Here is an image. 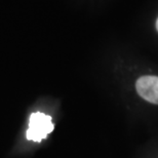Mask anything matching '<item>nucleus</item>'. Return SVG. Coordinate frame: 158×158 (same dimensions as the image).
Wrapping results in <instances>:
<instances>
[{
  "instance_id": "nucleus-1",
  "label": "nucleus",
  "mask_w": 158,
  "mask_h": 158,
  "mask_svg": "<svg viewBox=\"0 0 158 158\" xmlns=\"http://www.w3.org/2000/svg\"><path fill=\"white\" fill-rule=\"evenodd\" d=\"M53 131L52 118L43 113H33L30 117L29 128L27 131V139L33 142H40Z\"/></svg>"
},
{
  "instance_id": "nucleus-2",
  "label": "nucleus",
  "mask_w": 158,
  "mask_h": 158,
  "mask_svg": "<svg viewBox=\"0 0 158 158\" xmlns=\"http://www.w3.org/2000/svg\"><path fill=\"white\" fill-rule=\"evenodd\" d=\"M135 88L139 96L149 103L158 105V77L143 76L138 79Z\"/></svg>"
},
{
  "instance_id": "nucleus-3",
  "label": "nucleus",
  "mask_w": 158,
  "mask_h": 158,
  "mask_svg": "<svg viewBox=\"0 0 158 158\" xmlns=\"http://www.w3.org/2000/svg\"><path fill=\"white\" fill-rule=\"evenodd\" d=\"M156 29L158 31V19H157V21H156Z\"/></svg>"
}]
</instances>
